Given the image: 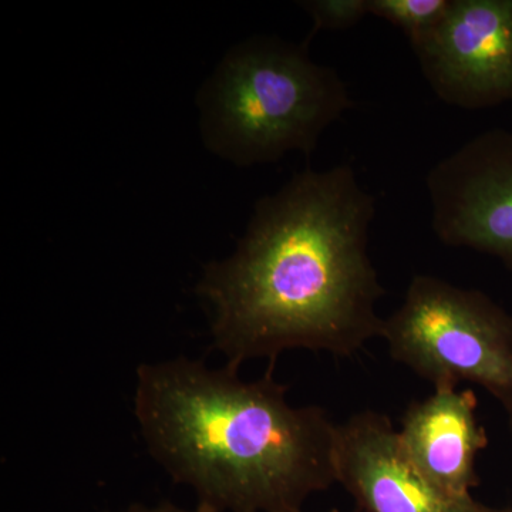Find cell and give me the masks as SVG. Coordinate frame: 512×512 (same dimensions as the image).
Masks as SVG:
<instances>
[{
	"instance_id": "4",
	"label": "cell",
	"mask_w": 512,
	"mask_h": 512,
	"mask_svg": "<svg viewBox=\"0 0 512 512\" xmlns=\"http://www.w3.org/2000/svg\"><path fill=\"white\" fill-rule=\"evenodd\" d=\"M382 338L434 387L476 384L512 414V315L484 292L416 275Z\"/></svg>"
},
{
	"instance_id": "3",
	"label": "cell",
	"mask_w": 512,
	"mask_h": 512,
	"mask_svg": "<svg viewBox=\"0 0 512 512\" xmlns=\"http://www.w3.org/2000/svg\"><path fill=\"white\" fill-rule=\"evenodd\" d=\"M346 83L313 62L309 45L258 36L225 55L198 93L201 136L238 167L311 156L330 124L352 109Z\"/></svg>"
},
{
	"instance_id": "1",
	"label": "cell",
	"mask_w": 512,
	"mask_h": 512,
	"mask_svg": "<svg viewBox=\"0 0 512 512\" xmlns=\"http://www.w3.org/2000/svg\"><path fill=\"white\" fill-rule=\"evenodd\" d=\"M375 214L349 164L308 168L256 202L234 254L205 266L197 285L225 366H275L296 349L349 357L382 338L384 288L367 251Z\"/></svg>"
},
{
	"instance_id": "7",
	"label": "cell",
	"mask_w": 512,
	"mask_h": 512,
	"mask_svg": "<svg viewBox=\"0 0 512 512\" xmlns=\"http://www.w3.org/2000/svg\"><path fill=\"white\" fill-rule=\"evenodd\" d=\"M336 483L360 512H488L473 495L441 490L413 466L386 414L363 410L338 424Z\"/></svg>"
},
{
	"instance_id": "6",
	"label": "cell",
	"mask_w": 512,
	"mask_h": 512,
	"mask_svg": "<svg viewBox=\"0 0 512 512\" xmlns=\"http://www.w3.org/2000/svg\"><path fill=\"white\" fill-rule=\"evenodd\" d=\"M410 45L444 103L466 110L512 103V0H451L439 25Z\"/></svg>"
},
{
	"instance_id": "2",
	"label": "cell",
	"mask_w": 512,
	"mask_h": 512,
	"mask_svg": "<svg viewBox=\"0 0 512 512\" xmlns=\"http://www.w3.org/2000/svg\"><path fill=\"white\" fill-rule=\"evenodd\" d=\"M269 366L259 379L175 357L141 363L134 416L150 456L217 512H303L336 483L335 423L292 406Z\"/></svg>"
},
{
	"instance_id": "10",
	"label": "cell",
	"mask_w": 512,
	"mask_h": 512,
	"mask_svg": "<svg viewBox=\"0 0 512 512\" xmlns=\"http://www.w3.org/2000/svg\"><path fill=\"white\" fill-rule=\"evenodd\" d=\"M299 5L313 22L312 30L305 39L306 45H311L320 30L350 29L369 15L367 0H306Z\"/></svg>"
},
{
	"instance_id": "12",
	"label": "cell",
	"mask_w": 512,
	"mask_h": 512,
	"mask_svg": "<svg viewBox=\"0 0 512 512\" xmlns=\"http://www.w3.org/2000/svg\"><path fill=\"white\" fill-rule=\"evenodd\" d=\"M488 512H512V508H488Z\"/></svg>"
},
{
	"instance_id": "13",
	"label": "cell",
	"mask_w": 512,
	"mask_h": 512,
	"mask_svg": "<svg viewBox=\"0 0 512 512\" xmlns=\"http://www.w3.org/2000/svg\"><path fill=\"white\" fill-rule=\"evenodd\" d=\"M329 512H342V511H339V510H332V511H329ZM355 512H360L359 510H356Z\"/></svg>"
},
{
	"instance_id": "5",
	"label": "cell",
	"mask_w": 512,
	"mask_h": 512,
	"mask_svg": "<svg viewBox=\"0 0 512 512\" xmlns=\"http://www.w3.org/2000/svg\"><path fill=\"white\" fill-rule=\"evenodd\" d=\"M426 185L437 238L494 256L512 272V131L471 138L431 167Z\"/></svg>"
},
{
	"instance_id": "8",
	"label": "cell",
	"mask_w": 512,
	"mask_h": 512,
	"mask_svg": "<svg viewBox=\"0 0 512 512\" xmlns=\"http://www.w3.org/2000/svg\"><path fill=\"white\" fill-rule=\"evenodd\" d=\"M477 407L473 390L437 386L427 399L410 404L397 430L413 466L450 494L471 495L480 484L477 457L488 446V436L478 423Z\"/></svg>"
},
{
	"instance_id": "11",
	"label": "cell",
	"mask_w": 512,
	"mask_h": 512,
	"mask_svg": "<svg viewBox=\"0 0 512 512\" xmlns=\"http://www.w3.org/2000/svg\"><path fill=\"white\" fill-rule=\"evenodd\" d=\"M106 512H217L212 510V508L207 507L204 504H198L195 510H185V508L177 507V505L164 503L156 505V507H146V505L134 504L130 505V507L126 508V510L121 511H106Z\"/></svg>"
},
{
	"instance_id": "9",
	"label": "cell",
	"mask_w": 512,
	"mask_h": 512,
	"mask_svg": "<svg viewBox=\"0 0 512 512\" xmlns=\"http://www.w3.org/2000/svg\"><path fill=\"white\" fill-rule=\"evenodd\" d=\"M369 15L403 30L409 42L429 33L446 16L451 0H367Z\"/></svg>"
}]
</instances>
